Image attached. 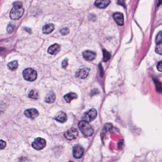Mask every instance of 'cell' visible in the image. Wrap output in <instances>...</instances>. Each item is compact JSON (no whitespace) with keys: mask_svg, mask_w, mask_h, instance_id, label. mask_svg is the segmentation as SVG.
Instances as JSON below:
<instances>
[{"mask_svg":"<svg viewBox=\"0 0 162 162\" xmlns=\"http://www.w3.org/2000/svg\"><path fill=\"white\" fill-rule=\"evenodd\" d=\"M24 9L20 3H15L11 11L10 18L13 20H17L21 18L24 13Z\"/></svg>","mask_w":162,"mask_h":162,"instance_id":"obj_1","label":"cell"},{"mask_svg":"<svg viewBox=\"0 0 162 162\" xmlns=\"http://www.w3.org/2000/svg\"><path fill=\"white\" fill-rule=\"evenodd\" d=\"M78 127L83 134L87 137H90L94 133V130L89 123L85 121H80Z\"/></svg>","mask_w":162,"mask_h":162,"instance_id":"obj_2","label":"cell"},{"mask_svg":"<svg viewBox=\"0 0 162 162\" xmlns=\"http://www.w3.org/2000/svg\"><path fill=\"white\" fill-rule=\"evenodd\" d=\"M23 76L26 80L32 82L37 78V73L32 68H29L25 69L22 73Z\"/></svg>","mask_w":162,"mask_h":162,"instance_id":"obj_3","label":"cell"},{"mask_svg":"<svg viewBox=\"0 0 162 162\" xmlns=\"http://www.w3.org/2000/svg\"><path fill=\"white\" fill-rule=\"evenodd\" d=\"M46 146L45 140L41 137H38L34 140L32 143V147L36 150H40L42 149Z\"/></svg>","mask_w":162,"mask_h":162,"instance_id":"obj_4","label":"cell"},{"mask_svg":"<svg viewBox=\"0 0 162 162\" xmlns=\"http://www.w3.org/2000/svg\"><path fill=\"white\" fill-rule=\"evenodd\" d=\"M97 112L95 109H92L84 114L83 119L88 122H92L97 117Z\"/></svg>","mask_w":162,"mask_h":162,"instance_id":"obj_5","label":"cell"},{"mask_svg":"<svg viewBox=\"0 0 162 162\" xmlns=\"http://www.w3.org/2000/svg\"><path fill=\"white\" fill-rule=\"evenodd\" d=\"M78 135V130L76 128H72L65 133V138L69 140H74L77 137Z\"/></svg>","mask_w":162,"mask_h":162,"instance_id":"obj_6","label":"cell"},{"mask_svg":"<svg viewBox=\"0 0 162 162\" xmlns=\"http://www.w3.org/2000/svg\"><path fill=\"white\" fill-rule=\"evenodd\" d=\"M84 153V149L79 145L74 146L73 148V156L76 158H80Z\"/></svg>","mask_w":162,"mask_h":162,"instance_id":"obj_7","label":"cell"},{"mask_svg":"<svg viewBox=\"0 0 162 162\" xmlns=\"http://www.w3.org/2000/svg\"><path fill=\"white\" fill-rule=\"evenodd\" d=\"M89 72L90 69L88 68L79 69L76 72V76L81 79H84L88 76Z\"/></svg>","mask_w":162,"mask_h":162,"instance_id":"obj_8","label":"cell"},{"mask_svg":"<svg viewBox=\"0 0 162 162\" xmlns=\"http://www.w3.org/2000/svg\"><path fill=\"white\" fill-rule=\"evenodd\" d=\"M24 114L29 118L34 119L38 117L39 113L37 110L35 109H27L24 112Z\"/></svg>","mask_w":162,"mask_h":162,"instance_id":"obj_9","label":"cell"},{"mask_svg":"<svg viewBox=\"0 0 162 162\" xmlns=\"http://www.w3.org/2000/svg\"><path fill=\"white\" fill-rule=\"evenodd\" d=\"M113 17L115 21L119 26H123L124 25V16L122 13L117 12L113 14Z\"/></svg>","mask_w":162,"mask_h":162,"instance_id":"obj_10","label":"cell"},{"mask_svg":"<svg viewBox=\"0 0 162 162\" xmlns=\"http://www.w3.org/2000/svg\"><path fill=\"white\" fill-rule=\"evenodd\" d=\"M110 3V0H96L94 5L100 9H104L109 5Z\"/></svg>","mask_w":162,"mask_h":162,"instance_id":"obj_11","label":"cell"},{"mask_svg":"<svg viewBox=\"0 0 162 162\" xmlns=\"http://www.w3.org/2000/svg\"><path fill=\"white\" fill-rule=\"evenodd\" d=\"M83 55L86 60L93 61L95 58L96 54L92 51L86 50L83 52Z\"/></svg>","mask_w":162,"mask_h":162,"instance_id":"obj_12","label":"cell"},{"mask_svg":"<svg viewBox=\"0 0 162 162\" xmlns=\"http://www.w3.org/2000/svg\"><path fill=\"white\" fill-rule=\"evenodd\" d=\"M60 46L58 44H53V45L51 46L48 49V53L52 55H55L58 53L60 50Z\"/></svg>","mask_w":162,"mask_h":162,"instance_id":"obj_13","label":"cell"},{"mask_svg":"<svg viewBox=\"0 0 162 162\" xmlns=\"http://www.w3.org/2000/svg\"><path fill=\"white\" fill-rule=\"evenodd\" d=\"M55 119L58 122L65 123L67 121V114L64 112H59L55 116Z\"/></svg>","mask_w":162,"mask_h":162,"instance_id":"obj_14","label":"cell"},{"mask_svg":"<svg viewBox=\"0 0 162 162\" xmlns=\"http://www.w3.org/2000/svg\"><path fill=\"white\" fill-rule=\"evenodd\" d=\"M55 29V26L53 24L49 23V24H46L44 26L42 29L43 32L44 34H49L53 32Z\"/></svg>","mask_w":162,"mask_h":162,"instance_id":"obj_15","label":"cell"},{"mask_svg":"<svg viewBox=\"0 0 162 162\" xmlns=\"http://www.w3.org/2000/svg\"><path fill=\"white\" fill-rule=\"evenodd\" d=\"M55 100V95L53 92H49L45 97V101L48 103H53Z\"/></svg>","mask_w":162,"mask_h":162,"instance_id":"obj_16","label":"cell"},{"mask_svg":"<svg viewBox=\"0 0 162 162\" xmlns=\"http://www.w3.org/2000/svg\"><path fill=\"white\" fill-rule=\"evenodd\" d=\"M77 98V95L76 93H68L66 94L64 96V99L67 102L69 103L72 100L75 99Z\"/></svg>","mask_w":162,"mask_h":162,"instance_id":"obj_17","label":"cell"},{"mask_svg":"<svg viewBox=\"0 0 162 162\" xmlns=\"http://www.w3.org/2000/svg\"><path fill=\"white\" fill-rule=\"evenodd\" d=\"M8 67H9V69L11 70H15L18 68V62L17 61H13L11 62L10 63H8Z\"/></svg>","mask_w":162,"mask_h":162,"instance_id":"obj_18","label":"cell"},{"mask_svg":"<svg viewBox=\"0 0 162 162\" xmlns=\"http://www.w3.org/2000/svg\"><path fill=\"white\" fill-rule=\"evenodd\" d=\"M29 97L33 99H38V98H39L38 92L35 90H31L30 93H29Z\"/></svg>","mask_w":162,"mask_h":162,"instance_id":"obj_19","label":"cell"},{"mask_svg":"<svg viewBox=\"0 0 162 162\" xmlns=\"http://www.w3.org/2000/svg\"><path fill=\"white\" fill-rule=\"evenodd\" d=\"M102 53H103V61L105 62L108 61L111 58V54L106 49H103Z\"/></svg>","mask_w":162,"mask_h":162,"instance_id":"obj_20","label":"cell"},{"mask_svg":"<svg viewBox=\"0 0 162 162\" xmlns=\"http://www.w3.org/2000/svg\"><path fill=\"white\" fill-rule=\"evenodd\" d=\"M155 51L157 54L162 55V43L157 44Z\"/></svg>","mask_w":162,"mask_h":162,"instance_id":"obj_21","label":"cell"},{"mask_svg":"<svg viewBox=\"0 0 162 162\" xmlns=\"http://www.w3.org/2000/svg\"><path fill=\"white\" fill-rule=\"evenodd\" d=\"M156 43L157 44L162 43V32H160L157 34L156 36Z\"/></svg>","mask_w":162,"mask_h":162,"instance_id":"obj_22","label":"cell"},{"mask_svg":"<svg viewBox=\"0 0 162 162\" xmlns=\"http://www.w3.org/2000/svg\"><path fill=\"white\" fill-rule=\"evenodd\" d=\"M154 82H155V83H156V90H157V92H159V93H161V92H162V86L161 83H160L158 81H156L155 80Z\"/></svg>","mask_w":162,"mask_h":162,"instance_id":"obj_23","label":"cell"},{"mask_svg":"<svg viewBox=\"0 0 162 162\" xmlns=\"http://www.w3.org/2000/svg\"><path fill=\"white\" fill-rule=\"evenodd\" d=\"M14 27H15V26L13 24H9L7 26V32L9 33L12 32L14 30Z\"/></svg>","mask_w":162,"mask_h":162,"instance_id":"obj_24","label":"cell"},{"mask_svg":"<svg viewBox=\"0 0 162 162\" xmlns=\"http://www.w3.org/2000/svg\"><path fill=\"white\" fill-rule=\"evenodd\" d=\"M60 33L63 35H66L69 33V29L67 28H63L61 29Z\"/></svg>","mask_w":162,"mask_h":162,"instance_id":"obj_25","label":"cell"},{"mask_svg":"<svg viewBox=\"0 0 162 162\" xmlns=\"http://www.w3.org/2000/svg\"><path fill=\"white\" fill-rule=\"evenodd\" d=\"M6 146V143L3 140H0V150L4 149Z\"/></svg>","mask_w":162,"mask_h":162,"instance_id":"obj_26","label":"cell"},{"mask_svg":"<svg viewBox=\"0 0 162 162\" xmlns=\"http://www.w3.org/2000/svg\"><path fill=\"white\" fill-rule=\"evenodd\" d=\"M62 67L64 68H65L67 67V66L68 65V59L67 58H65L62 62Z\"/></svg>","mask_w":162,"mask_h":162,"instance_id":"obj_27","label":"cell"},{"mask_svg":"<svg viewBox=\"0 0 162 162\" xmlns=\"http://www.w3.org/2000/svg\"><path fill=\"white\" fill-rule=\"evenodd\" d=\"M157 70L160 72H162V61L159 62L157 65Z\"/></svg>","mask_w":162,"mask_h":162,"instance_id":"obj_28","label":"cell"},{"mask_svg":"<svg viewBox=\"0 0 162 162\" xmlns=\"http://www.w3.org/2000/svg\"><path fill=\"white\" fill-rule=\"evenodd\" d=\"M112 125L111 124H107L105 126V128L107 131L110 130H112Z\"/></svg>","mask_w":162,"mask_h":162,"instance_id":"obj_29","label":"cell"},{"mask_svg":"<svg viewBox=\"0 0 162 162\" xmlns=\"http://www.w3.org/2000/svg\"><path fill=\"white\" fill-rule=\"evenodd\" d=\"M123 144V142H122V141H121L120 142H119V148H120V147H122Z\"/></svg>","mask_w":162,"mask_h":162,"instance_id":"obj_30","label":"cell"},{"mask_svg":"<svg viewBox=\"0 0 162 162\" xmlns=\"http://www.w3.org/2000/svg\"><path fill=\"white\" fill-rule=\"evenodd\" d=\"M161 4H162V0H159L158 3V6H160Z\"/></svg>","mask_w":162,"mask_h":162,"instance_id":"obj_31","label":"cell"},{"mask_svg":"<svg viewBox=\"0 0 162 162\" xmlns=\"http://www.w3.org/2000/svg\"><path fill=\"white\" fill-rule=\"evenodd\" d=\"M73 162V161H70V162Z\"/></svg>","mask_w":162,"mask_h":162,"instance_id":"obj_32","label":"cell"}]
</instances>
